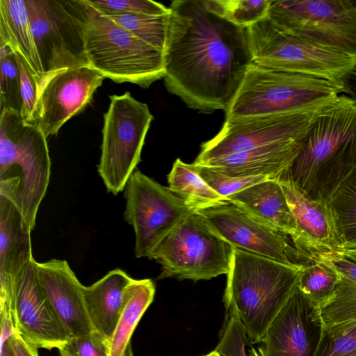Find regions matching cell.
Here are the masks:
<instances>
[{
	"label": "cell",
	"instance_id": "24",
	"mask_svg": "<svg viewBox=\"0 0 356 356\" xmlns=\"http://www.w3.org/2000/svg\"><path fill=\"white\" fill-rule=\"evenodd\" d=\"M0 43L10 46L22 58L38 89L44 72L31 29L26 0H0Z\"/></svg>",
	"mask_w": 356,
	"mask_h": 356
},
{
	"label": "cell",
	"instance_id": "17",
	"mask_svg": "<svg viewBox=\"0 0 356 356\" xmlns=\"http://www.w3.org/2000/svg\"><path fill=\"white\" fill-rule=\"evenodd\" d=\"M324 326L320 309L296 289L269 326L261 356H316Z\"/></svg>",
	"mask_w": 356,
	"mask_h": 356
},
{
	"label": "cell",
	"instance_id": "39",
	"mask_svg": "<svg viewBox=\"0 0 356 356\" xmlns=\"http://www.w3.org/2000/svg\"><path fill=\"white\" fill-rule=\"evenodd\" d=\"M0 356H15L12 344L15 325L10 306L7 303H0Z\"/></svg>",
	"mask_w": 356,
	"mask_h": 356
},
{
	"label": "cell",
	"instance_id": "5",
	"mask_svg": "<svg viewBox=\"0 0 356 356\" xmlns=\"http://www.w3.org/2000/svg\"><path fill=\"white\" fill-rule=\"evenodd\" d=\"M343 93L344 86L253 63L225 111V119L318 110L332 105Z\"/></svg>",
	"mask_w": 356,
	"mask_h": 356
},
{
	"label": "cell",
	"instance_id": "44",
	"mask_svg": "<svg viewBox=\"0 0 356 356\" xmlns=\"http://www.w3.org/2000/svg\"><path fill=\"white\" fill-rule=\"evenodd\" d=\"M249 356H261L258 350H256L252 346L249 349Z\"/></svg>",
	"mask_w": 356,
	"mask_h": 356
},
{
	"label": "cell",
	"instance_id": "45",
	"mask_svg": "<svg viewBox=\"0 0 356 356\" xmlns=\"http://www.w3.org/2000/svg\"><path fill=\"white\" fill-rule=\"evenodd\" d=\"M203 356H220V355L217 352H216L215 350H213L210 353H209L207 355H203Z\"/></svg>",
	"mask_w": 356,
	"mask_h": 356
},
{
	"label": "cell",
	"instance_id": "12",
	"mask_svg": "<svg viewBox=\"0 0 356 356\" xmlns=\"http://www.w3.org/2000/svg\"><path fill=\"white\" fill-rule=\"evenodd\" d=\"M124 219L135 232L136 257H149L181 221L195 212L168 187L136 169L124 188Z\"/></svg>",
	"mask_w": 356,
	"mask_h": 356
},
{
	"label": "cell",
	"instance_id": "13",
	"mask_svg": "<svg viewBox=\"0 0 356 356\" xmlns=\"http://www.w3.org/2000/svg\"><path fill=\"white\" fill-rule=\"evenodd\" d=\"M330 106L297 113L225 119L218 134L201 145L193 163L200 165L277 143L304 139L320 115Z\"/></svg>",
	"mask_w": 356,
	"mask_h": 356
},
{
	"label": "cell",
	"instance_id": "25",
	"mask_svg": "<svg viewBox=\"0 0 356 356\" xmlns=\"http://www.w3.org/2000/svg\"><path fill=\"white\" fill-rule=\"evenodd\" d=\"M155 286L150 279L136 280L130 286L127 302L110 339L109 356H134L131 336L154 300Z\"/></svg>",
	"mask_w": 356,
	"mask_h": 356
},
{
	"label": "cell",
	"instance_id": "32",
	"mask_svg": "<svg viewBox=\"0 0 356 356\" xmlns=\"http://www.w3.org/2000/svg\"><path fill=\"white\" fill-rule=\"evenodd\" d=\"M0 111L21 113L20 71L16 54L8 44L0 43Z\"/></svg>",
	"mask_w": 356,
	"mask_h": 356
},
{
	"label": "cell",
	"instance_id": "38",
	"mask_svg": "<svg viewBox=\"0 0 356 356\" xmlns=\"http://www.w3.org/2000/svg\"><path fill=\"white\" fill-rule=\"evenodd\" d=\"M16 55L20 71V92L22 102L20 115L25 121L33 123L38 100L37 83L24 61L17 54Z\"/></svg>",
	"mask_w": 356,
	"mask_h": 356
},
{
	"label": "cell",
	"instance_id": "22",
	"mask_svg": "<svg viewBox=\"0 0 356 356\" xmlns=\"http://www.w3.org/2000/svg\"><path fill=\"white\" fill-rule=\"evenodd\" d=\"M134 280L124 270L115 268L84 288L86 307L90 322L95 331L109 340L127 302Z\"/></svg>",
	"mask_w": 356,
	"mask_h": 356
},
{
	"label": "cell",
	"instance_id": "23",
	"mask_svg": "<svg viewBox=\"0 0 356 356\" xmlns=\"http://www.w3.org/2000/svg\"><path fill=\"white\" fill-rule=\"evenodd\" d=\"M227 200L266 220L291 240L296 236V222L278 179L262 181Z\"/></svg>",
	"mask_w": 356,
	"mask_h": 356
},
{
	"label": "cell",
	"instance_id": "33",
	"mask_svg": "<svg viewBox=\"0 0 356 356\" xmlns=\"http://www.w3.org/2000/svg\"><path fill=\"white\" fill-rule=\"evenodd\" d=\"M191 164L205 182L225 200L250 186L268 179H273L267 176H230L206 165Z\"/></svg>",
	"mask_w": 356,
	"mask_h": 356
},
{
	"label": "cell",
	"instance_id": "42",
	"mask_svg": "<svg viewBox=\"0 0 356 356\" xmlns=\"http://www.w3.org/2000/svg\"><path fill=\"white\" fill-rule=\"evenodd\" d=\"M343 256L356 262V245L345 247Z\"/></svg>",
	"mask_w": 356,
	"mask_h": 356
},
{
	"label": "cell",
	"instance_id": "4",
	"mask_svg": "<svg viewBox=\"0 0 356 356\" xmlns=\"http://www.w3.org/2000/svg\"><path fill=\"white\" fill-rule=\"evenodd\" d=\"M47 138L20 113L0 114V195L19 210L24 229H34L39 207L49 184L51 159Z\"/></svg>",
	"mask_w": 356,
	"mask_h": 356
},
{
	"label": "cell",
	"instance_id": "35",
	"mask_svg": "<svg viewBox=\"0 0 356 356\" xmlns=\"http://www.w3.org/2000/svg\"><path fill=\"white\" fill-rule=\"evenodd\" d=\"M227 320L221 339L214 349L220 356H249L246 346L251 344L245 325L236 314L227 312Z\"/></svg>",
	"mask_w": 356,
	"mask_h": 356
},
{
	"label": "cell",
	"instance_id": "26",
	"mask_svg": "<svg viewBox=\"0 0 356 356\" xmlns=\"http://www.w3.org/2000/svg\"><path fill=\"white\" fill-rule=\"evenodd\" d=\"M168 188L195 211L225 199L211 188L191 164L176 159L167 176Z\"/></svg>",
	"mask_w": 356,
	"mask_h": 356
},
{
	"label": "cell",
	"instance_id": "41",
	"mask_svg": "<svg viewBox=\"0 0 356 356\" xmlns=\"http://www.w3.org/2000/svg\"><path fill=\"white\" fill-rule=\"evenodd\" d=\"M334 264L343 275L356 282V262L343 256Z\"/></svg>",
	"mask_w": 356,
	"mask_h": 356
},
{
	"label": "cell",
	"instance_id": "36",
	"mask_svg": "<svg viewBox=\"0 0 356 356\" xmlns=\"http://www.w3.org/2000/svg\"><path fill=\"white\" fill-rule=\"evenodd\" d=\"M58 349L60 356H109L110 340L95 330L70 338Z\"/></svg>",
	"mask_w": 356,
	"mask_h": 356
},
{
	"label": "cell",
	"instance_id": "34",
	"mask_svg": "<svg viewBox=\"0 0 356 356\" xmlns=\"http://www.w3.org/2000/svg\"><path fill=\"white\" fill-rule=\"evenodd\" d=\"M95 10L103 15L140 14L162 16L170 13L169 8L151 0H86Z\"/></svg>",
	"mask_w": 356,
	"mask_h": 356
},
{
	"label": "cell",
	"instance_id": "8",
	"mask_svg": "<svg viewBox=\"0 0 356 356\" xmlns=\"http://www.w3.org/2000/svg\"><path fill=\"white\" fill-rule=\"evenodd\" d=\"M233 246L195 211L181 221L149 256L161 266L158 279L194 282L227 274Z\"/></svg>",
	"mask_w": 356,
	"mask_h": 356
},
{
	"label": "cell",
	"instance_id": "14",
	"mask_svg": "<svg viewBox=\"0 0 356 356\" xmlns=\"http://www.w3.org/2000/svg\"><path fill=\"white\" fill-rule=\"evenodd\" d=\"M234 248L286 264H300L286 235L243 207L221 200L195 211Z\"/></svg>",
	"mask_w": 356,
	"mask_h": 356
},
{
	"label": "cell",
	"instance_id": "1",
	"mask_svg": "<svg viewBox=\"0 0 356 356\" xmlns=\"http://www.w3.org/2000/svg\"><path fill=\"white\" fill-rule=\"evenodd\" d=\"M164 84L188 107L226 111L253 63L247 28L224 19L204 0L170 6Z\"/></svg>",
	"mask_w": 356,
	"mask_h": 356
},
{
	"label": "cell",
	"instance_id": "7",
	"mask_svg": "<svg viewBox=\"0 0 356 356\" xmlns=\"http://www.w3.org/2000/svg\"><path fill=\"white\" fill-rule=\"evenodd\" d=\"M26 3L44 72L42 81L62 70L90 67L86 53L89 16L86 0H26Z\"/></svg>",
	"mask_w": 356,
	"mask_h": 356
},
{
	"label": "cell",
	"instance_id": "40",
	"mask_svg": "<svg viewBox=\"0 0 356 356\" xmlns=\"http://www.w3.org/2000/svg\"><path fill=\"white\" fill-rule=\"evenodd\" d=\"M12 344L15 356H39L38 348L27 341L15 328Z\"/></svg>",
	"mask_w": 356,
	"mask_h": 356
},
{
	"label": "cell",
	"instance_id": "28",
	"mask_svg": "<svg viewBox=\"0 0 356 356\" xmlns=\"http://www.w3.org/2000/svg\"><path fill=\"white\" fill-rule=\"evenodd\" d=\"M302 265L298 287L320 309L333 298L341 273L334 262L329 260L309 261Z\"/></svg>",
	"mask_w": 356,
	"mask_h": 356
},
{
	"label": "cell",
	"instance_id": "9",
	"mask_svg": "<svg viewBox=\"0 0 356 356\" xmlns=\"http://www.w3.org/2000/svg\"><path fill=\"white\" fill-rule=\"evenodd\" d=\"M267 18L298 40L356 59V0L272 1Z\"/></svg>",
	"mask_w": 356,
	"mask_h": 356
},
{
	"label": "cell",
	"instance_id": "21",
	"mask_svg": "<svg viewBox=\"0 0 356 356\" xmlns=\"http://www.w3.org/2000/svg\"><path fill=\"white\" fill-rule=\"evenodd\" d=\"M305 138L277 143L211 159L200 165L230 176H267L280 179L287 174Z\"/></svg>",
	"mask_w": 356,
	"mask_h": 356
},
{
	"label": "cell",
	"instance_id": "6",
	"mask_svg": "<svg viewBox=\"0 0 356 356\" xmlns=\"http://www.w3.org/2000/svg\"><path fill=\"white\" fill-rule=\"evenodd\" d=\"M88 6L86 53L91 68L115 83L129 82L143 88L163 78L162 51Z\"/></svg>",
	"mask_w": 356,
	"mask_h": 356
},
{
	"label": "cell",
	"instance_id": "19",
	"mask_svg": "<svg viewBox=\"0 0 356 356\" xmlns=\"http://www.w3.org/2000/svg\"><path fill=\"white\" fill-rule=\"evenodd\" d=\"M41 286L70 338L90 334L95 329L87 312L83 286L66 260L35 262Z\"/></svg>",
	"mask_w": 356,
	"mask_h": 356
},
{
	"label": "cell",
	"instance_id": "29",
	"mask_svg": "<svg viewBox=\"0 0 356 356\" xmlns=\"http://www.w3.org/2000/svg\"><path fill=\"white\" fill-rule=\"evenodd\" d=\"M170 13L162 16L131 13L104 15L140 40L163 52L168 37Z\"/></svg>",
	"mask_w": 356,
	"mask_h": 356
},
{
	"label": "cell",
	"instance_id": "27",
	"mask_svg": "<svg viewBox=\"0 0 356 356\" xmlns=\"http://www.w3.org/2000/svg\"><path fill=\"white\" fill-rule=\"evenodd\" d=\"M341 273V272H340ZM324 332L336 336L356 325V282L341 273L333 298L320 308Z\"/></svg>",
	"mask_w": 356,
	"mask_h": 356
},
{
	"label": "cell",
	"instance_id": "11",
	"mask_svg": "<svg viewBox=\"0 0 356 356\" xmlns=\"http://www.w3.org/2000/svg\"><path fill=\"white\" fill-rule=\"evenodd\" d=\"M253 63L344 86L356 59L318 47L280 31L268 18L247 27Z\"/></svg>",
	"mask_w": 356,
	"mask_h": 356
},
{
	"label": "cell",
	"instance_id": "43",
	"mask_svg": "<svg viewBox=\"0 0 356 356\" xmlns=\"http://www.w3.org/2000/svg\"><path fill=\"white\" fill-rule=\"evenodd\" d=\"M348 92L350 97L356 99V77L350 82Z\"/></svg>",
	"mask_w": 356,
	"mask_h": 356
},
{
	"label": "cell",
	"instance_id": "16",
	"mask_svg": "<svg viewBox=\"0 0 356 356\" xmlns=\"http://www.w3.org/2000/svg\"><path fill=\"white\" fill-rule=\"evenodd\" d=\"M104 79L89 66L62 70L47 77L38 90L33 124L47 138L57 135L68 120L90 104Z\"/></svg>",
	"mask_w": 356,
	"mask_h": 356
},
{
	"label": "cell",
	"instance_id": "37",
	"mask_svg": "<svg viewBox=\"0 0 356 356\" xmlns=\"http://www.w3.org/2000/svg\"><path fill=\"white\" fill-rule=\"evenodd\" d=\"M316 356H356V325L336 336L323 331Z\"/></svg>",
	"mask_w": 356,
	"mask_h": 356
},
{
	"label": "cell",
	"instance_id": "30",
	"mask_svg": "<svg viewBox=\"0 0 356 356\" xmlns=\"http://www.w3.org/2000/svg\"><path fill=\"white\" fill-rule=\"evenodd\" d=\"M344 248L356 245V170L342 183L329 202Z\"/></svg>",
	"mask_w": 356,
	"mask_h": 356
},
{
	"label": "cell",
	"instance_id": "15",
	"mask_svg": "<svg viewBox=\"0 0 356 356\" xmlns=\"http://www.w3.org/2000/svg\"><path fill=\"white\" fill-rule=\"evenodd\" d=\"M278 180L296 222L298 232L292 241L300 264L334 262L343 257L344 243L330 203L310 197L288 178Z\"/></svg>",
	"mask_w": 356,
	"mask_h": 356
},
{
	"label": "cell",
	"instance_id": "3",
	"mask_svg": "<svg viewBox=\"0 0 356 356\" xmlns=\"http://www.w3.org/2000/svg\"><path fill=\"white\" fill-rule=\"evenodd\" d=\"M302 268L233 247L223 300L245 325L251 344L263 341L296 289Z\"/></svg>",
	"mask_w": 356,
	"mask_h": 356
},
{
	"label": "cell",
	"instance_id": "20",
	"mask_svg": "<svg viewBox=\"0 0 356 356\" xmlns=\"http://www.w3.org/2000/svg\"><path fill=\"white\" fill-rule=\"evenodd\" d=\"M33 259L31 233L15 205L0 195V303L13 305L18 276Z\"/></svg>",
	"mask_w": 356,
	"mask_h": 356
},
{
	"label": "cell",
	"instance_id": "2",
	"mask_svg": "<svg viewBox=\"0 0 356 356\" xmlns=\"http://www.w3.org/2000/svg\"><path fill=\"white\" fill-rule=\"evenodd\" d=\"M355 170L356 99L343 93L318 118L283 178L329 202Z\"/></svg>",
	"mask_w": 356,
	"mask_h": 356
},
{
	"label": "cell",
	"instance_id": "31",
	"mask_svg": "<svg viewBox=\"0 0 356 356\" xmlns=\"http://www.w3.org/2000/svg\"><path fill=\"white\" fill-rule=\"evenodd\" d=\"M272 0H204L211 12L234 24L247 28L267 17Z\"/></svg>",
	"mask_w": 356,
	"mask_h": 356
},
{
	"label": "cell",
	"instance_id": "18",
	"mask_svg": "<svg viewBox=\"0 0 356 356\" xmlns=\"http://www.w3.org/2000/svg\"><path fill=\"white\" fill-rule=\"evenodd\" d=\"M31 260L16 282L11 312L15 330L38 348H59L69 336L54 313Z\"/></svg>",
	"mask_w": 356,
	"mask_h": 356
},
{
	"label": "cell",
	"instance_id": "10",
	"mask_svg": "<svg viewBox=\"0 0 356 356\" xmlns=\"http://www.w3.org/2000/svg\"><path fill=\"white\" fill-rule=\"evenodd\" d=\"M104 114L101 156L97 171L108 192L114 195L124 190L140 162L142 149L153 115L147 105L129 91L109 96Z\"/></svg>",
	"mask_w": 356,
	"mask_h": 356
}]
</instances>
